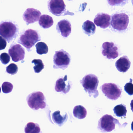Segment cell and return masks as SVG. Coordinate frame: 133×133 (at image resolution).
<instances>
[{
  "mask_svg": "<svg viewBox=\"0 0 133 133\" xmlns=\"http://www.w3.org/2000/svg\"><path fill=\"white\" fill-rule=\"evenodd\" d=\"M37 53L38 54H46L48 52V48L47 44L43 42L37 43L36 45Z\"/></svg>",
  "mask_w": 133,
  "mask_h": 133,
  "instance_id": "23",
  "label": "cell"
},
{
  "mask_svg": "<svg viewBox=\"0 0 133 133\" xmlns=\"http://www.w3.org/2000/svg\"><path fill=\"white\" fill-rule=\"evenodd\" d=\"M132 81V80L130 79V82L127 83L124 87L125 90L129 95H133V84Z\"/></svg>",
  "mask_w": 133,
  "mask_h": 133,
  "instance_id": "27",
  "label": "cell"
},
{
  "mask_svg": "<svg viewBox=\"0 0 133 133\" xmlns=\"http://www.w3.org/2000/svg\"><path fill=\"white\" fill-rule=\"evenodd\" d=\"M39 23L43 29H48L54 24V20L52 17L48 15H42L40 17Z\"/></svg>",
  "mask_w": 133,
  "mask_h": 133,
  "instance_id": "17",
  "label": "cell"
},
{
  "mask_svg": "<svg viewBox=\"0 0 133 133\" xmlns=\"http://www.w3.org/2000/svg\"><path fill=\"white\" fill-rule=\"evenodd\" d=\"M52 119L55 124L61 127L67 121L68 116L67 114L66 113L65 115H61L59 111L54 112L52 115Z\"/></svg>",
  "mask_w": 133,
  "mask_h": 133,
  "instance_id": "18",
  "label": "cell"
},
{
  "mask_svg": "<svg viewBox=\"0 0 133 133\" xmlns=\"http://www.w3.org/2000/svg\"><path fill=\"white\" fill-rule=\"evenodd\" d=\"M27 101L30 108L33 110L45 108L46 106V99L43 94L40 91L32 93L27 98Z\"/></svg>",
  "mask_w": 133,
  "mask_h": 133,
  "instance_id": "4",
  "label": "cell"
},
{
  "mask_svg": "<svg viewBox=\"0 0 133 133\" xmlns=\"http://www.w3.org/2000/svg\"><path fill=\"white\" fill-rule=\"evenodd\" d=\"M131 129H132V130L133 131V121L132 122V124H131Z\"/></svg>",
  "mask_w": 133,
  "mask_h": 133,
  "instance_id": "32",
  "label": "cell"
},
{
  "mask_svg": "<svg viewBox=\"0 0 133 133\" xmlns=\"http://www.w3.org/2000/svg\"><path fill=\"white\" fill-rule=\"evenodd\" d=\"M66 7V5L63 0H49L48 2V8L49 11L56 16L74 15L73 12L67 11Z\"/></svg>",
  "mask_w": 133,
  "mask_h": 133,
  "instance_id": "6",
  "label": "cell"
},
{
  "mask_svg": "<svg viewBox=\"0 0 133 133\" xmlns=\"http://www.w3.org/2000/svg\"><path fill=\"white\" fill-rule=\"evenodd\" d=\"M130 106H131V109L133 112V100L131 101L130 103Z\"/></svg>",
  "mask_w": 133,
  "mask_h": 133,
  "instance_id": "31",
  "label": "cell"
},
{
  "mask_svg": "<svg viewBox=\"0 0 133 133\" xmlns=\"http://www.w3.org/2000/svg\"><path fill=\"white\" fill-rule=\"evenodd\" d=\"M18 33V26L11 22H2L0 25L1 36L7 40L8 43L17 37Z\"/></svg>",
  "mask_w": 133,
  "mask_h": 133,
  "instance_id": "3",
  "label": "cell"
},
{
  "mask_svg": "<svg viewBox=\"0 0 133 133\" xmlns=\"http://www.w3.org/2000/svg\"><path fill=\"white\" fill-rule=\"evenodd\" d=\"M131 1H132V4L133 6V0H131Z\"/></svg>",
  "mask_w": 133,
  "mask_h": 133,
  "instance_id": "33",
  "label": "cell"
},
{
  "mask_svg": "<svg viewBox=\"0 0 133 133\" xmlns=\"http://www.w3.org/2000/svg\"><path fill=\"white\" fill-rule=\"evenodd\" d=\"M131 62L127 56L122 57L116 62L115 66L118 71L121 72H126L129 69Z\"/></svg>",
  "mask_w": 133,
  "mask_h": 133,
  "instance_id": "16",
  "label": "cell"
},
{
  "mask_svg": "<svg viewBox=\"0 0 133 133\" xmlns=\"http://www.w3.org/2000/svg\"><path fill=\"white\" fill-rule=\"evenodd\" d=\"M71 56L63 49L56 51L54 56V69H66L70 64Z\"/></svg>",
  "mask_w": 133,
  "mask_h": 133,
  "instance_id": "7",
  "label": "cell"
},
{
  "mask_svg": "<svg viewBox=\"0 0 133 133\" xmlns=\"http://www.w3.org/2000/svg\"><path fill=\"white\" fill-rule=\"evenodd\" d=\"M40 11L35 9L29 8L25 11L23 15V18L27 25L37 22L41 15Z\"/></svg>",
  "mask_w": 133,
  "mask_h": 133,
  "instance_id": "12",
  "label": "cell"
},
{
  "mask_svg": "<svg viewBox=\"0 0 133 133\" xmlns=\"http://www.w3.org/2000/svg\"><path fill=\"white\" fill-rule=\"evenodd\" d=\"M114 113L118 117H123L125 118L127 113L126 106L123 104L116 105L113 109Z\"/></svg>",
  "mask_w": 133,
  "mask_h": 133,
  "instance_id": "22",
  "label": "cell"
},
{
  "mask_svg": "<svg viewBox=\"0 0 133 133\" xmlns=\"http://www.w3.org/2000/svg\"><path fill=\"white\" fill-rule=\"evenodd\" d=\"M68 77L65 75L64 78H60L58 79L55 83V89L58 92H62L64 94H66L70 90L71 84L70 81H67Z\"/></svg>",
  "mask_w": 133,
  "mask_h": 133,
  "instance_id": "13",
  "label": "cell"
},
{
  "mask_svg": "<svg viewBox=\"0 0 133 133\" xmlns=\"http://www.w3.org/2000/svg\"><path fill=\"white\" fill-rule=\"evenodd\" d=\"M102 54L109 59H115L119 55L118 47L112 42H106L103 44Z\"/></svg>",
  "mask_w": 133,
  "mask_h": 133,
  "instance_id": "10",
  "label": "cell"
},
{
  "mask_svg": "<svg viewBox=\"0 0 133 133\" xmlns=\"http://www.w3.org/2000/svg\"><path fill=\"white\" fill-rule=\"evenodd\" d=\"M82 28L84 33L89 36L93 35L96 31V26L94 23L89 20L84 23Z\"/></svg>",
  "mask_w": 133,
  "mask_h": 133,
  "instance_id": "19",
  "label": "cell"
},
{
  "mask_svg": "<svg viewBox=\"0 0 133 133\" xmlns=\"http://www.w3.org/2000/svg\"><path fill=\"white\" fill-rule=\"evenodd\" d=\"M32 63L34 64V69L36 73H39L44 68V65L41 59H34L32 61Z\"/></svg>",
  "mask_w": 133,
  "mask_h": 133,
  "instance_id": "24",
  "label": "cell"
},
{
  "mask_svg": "<svg viewBox=\"0 0 133 133\" xmlns=\"http://www.w3.org/2000/svg\"><path fill=\"white\" fill-rule=\"evenodd\" d=\"M18 70L17 65L15 64L12 63L6 67V72L9 74L13 75L17 73Z\"/></svg>",
  "mask_w": 133,
  "mask_h": 133,
  "instance_id": "26",
  "label": "cell"
},
{
  "mask_svg": "<svg viewBox=\"0 0 133 133\" xmlns=\"http://www.w3.org/2000/svg\"><path fill=\"white\" fill-rule=\"evenodd\" d=\"M13 88V85L8 82H4L2 86V92L4 94H8L11 92Z\"/></svg>",
  "mask_w": 133,
  "mask_h": 133,
  "instance_id": "25",
  "label": "cell"
},
{
  "mask_svg": "<svg viewBox=\"0 0 133 133\" xmlns=\"http://www.w3.org/2000/svg\"><path fill=\"white\" fill-rule=\"evenodd\" d=\"M129 19L125 13H117L112 17L111 25L113 29L118 31L125 30L128 27Z\"/></svg>",
  "mask_w": 133,
  "mask_h": 133,
  "instance_id": "8",
  "label": "cell"
},
{
  "mask_svg": "<svg viewBox=\"0 0 133 133\" xmlns=\"http://www.w3.org/2000/svg\"><path fill=\"white\" fill-rule=\"evenodd\" d=\"M56 30L63 37H68L72 32L71 23L67 19L61 20L57 24Z\"/></svg>",
  "mask_w": 133,
  "mask_h": 133,
  "instance_id": "14",
  "label": "cell"
},
{
  "mask_svg": "<svg viewBox=\"0 0 133 133\" xmlns=\"http://www.w3.org/2000/svg\"><path fill=\"white\" fill-rule=\"evenodd\" d=\"M9 54L12 60L15 62L23 61L25 57V52L24 48L19 44H11L9 49Z\"/></svg>",
  "mask_w": 133,
  "mask_h": 133,
  "instance_id": "11",
  "label": "cell"
},
{
  "mask_svg": "<svg viewBox=\"0 0 133 133\" xmlns=\"http://www.w3.org/2000/svg\"><path fill=\"white\" fill-rule=\"evenodd\" d=\"M6 45H7L6 40L1 36V44H0L1 50H4L6 47Z\"/></svg>",
  "mask_w": 133,
  "mask_h": 133,
  "instance_id": "30",
  "label": "cell"
},
{
  "mask_svg": "<svg viewBox=\"0 0 133 133\" xmlns=\"http://www.w3.org/2000/svg\"><path fill=\"white\" fill-rule=\"evenodd\" d=\"M127 0H107L109 4L111 6L122 5L126 3Z\"/></svg>",
  "mask_w": 133,
  "mask_h": 133,
  "instance_id": "29",
  "label": "cell"
},
{
  "mask_svg": "<svg viewBox=\"0 0 133 133\" xmlns=\"http://www.w3.org/2000/svg\"><path fill=\"white\" fill-rule=\"evenodd\" d=\"M100 89L105 96L111 100H117L122 94V89L118 85L112 83L104 84L100 87Z\"/></svg>",
  "mask_w": 133,
  "mask_h": 133,
  "instance_id": "9",
  "label": "cell"
},
{
  "mask_svg": "<svg viewBox=\"0 0 133 133\" xmlns=\"http://www.w3.org/2000/svg\"><path fill=\"white\" fill-rule=\"evenodd\" d=\"M68 1H72V0H68Z\"/></svg>",
  "mask_w": 133,
  "mask_h": 133,
  "instance_id": "34",
  "label": "cell"
},
{
  "mask_svg": "<svg viewBox=\"0 0 133 133\" xmlns=\"http://www.w3.org/2000/svg\"><path fill=\"white\" fill-rule=\"evenodd\" d=\"M41 40L40 34L37 31L29 29L26 30L20 35L18 42L30 51L34 44Z\"/></svg>",
  "mask_w": 133,
  "mask_h": 133,
  "instance_id": "2",
  "label": "cell"
},
{
  "mask_svg": "<svg viewBox=\"0 0 133 133\" xmlns=\"http://www.w3.org/2000/svg\"><path fill=\"white\" fill-rule=\"evenodd\" d=\"M73 114L76 118L83 119L86 116L87 112L86 109L82 105H77L73 109Z\"/></svg>",
  "mask_w": 133,
  "mask_h": 133,
  "instance_id": "20",
  "label": "cell"
},
{
  "mask_svg": "<svg viewBox=\"0 0 133 133\" xmlns=\"http://www.w3.org/2000/svg\"><path fill=\"white\" fill-rule=\"evenodd\" d=\"M80 83L90 97L93 96L94 98H96L98 97L99 93L97 90V87L99 80L97 76L93 74L86 75L80 81Z\"/></svg>",
  "mask_w": 133,
  "mask_h": 133,
  "instance_id": "1",
  "label": "cell"
},
{
  "mask_svg": "<svg viewBox=\"0 0 133 133\" xmlns=\"http://www.w3.org/2000/svg\"><path fill=\"white\" fill-rule=\"evenodd\" d=\"M24 131L25 133H42L39 125L33 122L27 123L25 126Z\"/></svg>",
  "mask_w": 133,
  "mask_h": 133,
  "instance_id": "21",
  "label": "cell"
},
{
  "mask_svg": "<svg viewBox=\"0 0 133 133\" xmlns=\"http://www.w3.org/2000/svg\"><path fill=\"white\" fill-rule=\"evenodd\" d=\"M119 121L111 115H105L98 121V129L102 133L111 132L115 129L116 124L120 125Z\"/></svg>",
  "mask_w": 133,
  "mask_h": 133,
  "instance_id": "5",
  "label": "cell"
},
{
  "mask_svg": "<svg viewBox=\"0 0 133 133\" xmlns=\"http://www.w3.org/2000/svg\"><path fill=\"white\" fill-rule=\"evenodd\" d=\"M0 59L2 64L6 65L10 62V57L9 55L7 53H2L0 56Z\"/></svg>",
  "mask_w": 133,
  "mask_h": 133,
  "instance_id": "28",
  "label": "cell"
},
{
  "mask_svg": "<svg viewBox=\"0 0 133 133\" xmlns=\"http://www.w3.org/2000/svg\"><path fill=\"white\" fill-rule=\"evenodd\" d=\"M111 19V16L108 14L99 13L95 16L94 22L97 26L105 29L110 25Z\"/></svg>",
  "mask_w": 133,
  "mask_h": 133,
  "instance_id": "15",
  "label": "cell"
}]
</instances>
